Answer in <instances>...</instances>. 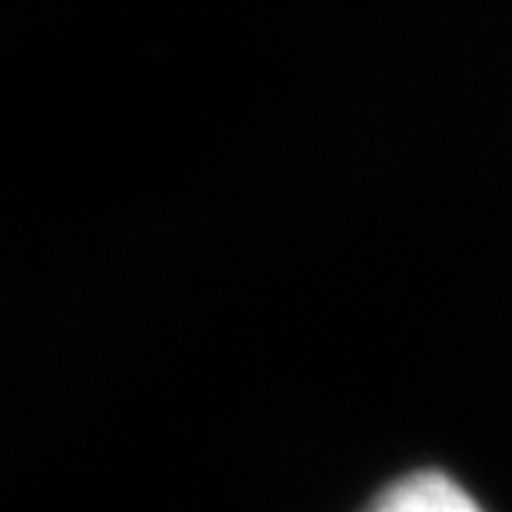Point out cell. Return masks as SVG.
Masks as SVG:
<instances>
[{
	"instance_id": "6da1fadb",
	"label": "cell",
	"mask_w": 512,
	"mask_h": 512,
	"mask_svg": "<svg viewBox=\"0 0 512 512\" xmlns=\"http://www.w3.org/2000/svg\"><path fill=\"white\" fill-rule=\"evenodd\" d=\"M366 512H486L456 479L443 473H413L396 479Z\"/></svg>"
}]
</instances>
